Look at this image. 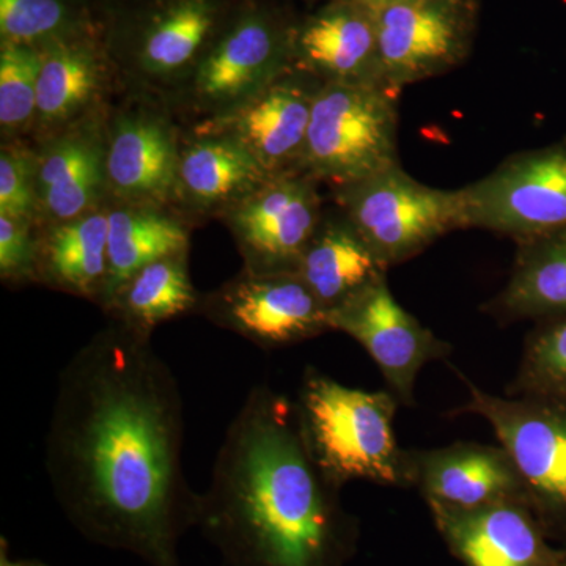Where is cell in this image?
Returning <instances> with one entry per match:
<instances>
[{
  "label": "cell",
  "mask_w": 566,
  "mask_h": 566,
  "mask_svg": "<svg viewBox=\"0 0 566 566\" xmlns=\"http://www.w3.org/2000/svg\"><path fill=\"white\" fill-rule=\"evenodd\" d=\"M248 273H294L318 230V197L300 177H275L248 193L232 218Z\"/></svg>",
  "instance_id": "cell-13"
},
{
  "label": "cell",
  "mask_w": 566,
  "mask_h": 566,
  "mask_svg": "<svg viewBox=\"0 0 566 566\" xmlns=\"http://www.w3.org/2000/svg\"><path fill=\"white\" fill-rule=\"evenodd\" d=\"M114 2H117V0H114Z\"/></svg>",
  "instance_id": "cell-35"
},
{
  "label": "cell",
  "mask_w": 566,
  "mask_h": 566,
  "mask_svg": "<svg viewBox=\"0 0 566 566\" xmlns=\"http://www.w3.org/2000/svg\"><path fill=\"white\" fill-rule=\"evenodd\" d=\"M185 405L150 335L117 323L57 376L44 471L62 512L95 545L150 566H180L199 493L182 464Z\"/></svg>",
  "instance_id": "cell-1"
},
{
  "label": "cell",
  "mask_w": 566,
  "mask_h": 566,
  "mask_svg": "<svg viewBox=\"0 0 566 566\" xmlns=\"http://www.w3.org/2000/svg\"><path fill=\"white\" fill-rule=\"evenodd\" d=\"M509 395H534L566 403V312L539 319L528 334Z\"/></svg>",
  "instance_id": "cell-28"
},
{
  "label": "cell",
  "mask_w": 566,
  "mask_h": 566,
  "mask_svg": "<svg viewBox=\"0 0 566 566\" xmlns=\"http://www.w3.org/2000/svg\"><path fill=\"white\" fill-rule=\"evenodd\" d=\"M408 479L430 506L475 510L497 502H526L515 464L501 446L455 442L408 450Z\"/></svg>",
  "instance_id": "cell-15"
},
{
  "label": "cell",
  "mask_w": 566,
  "mask_h": 566,
  "mask_svg": "<svg viewBox=\"0 0 566 566\" xmlns=\"http://www.w3.org/2000/svg\"><path fill=\"white\" fill-rule=\"evenodd\" d=\"M109 214H84L52 229L39 244L36 277L66 292L104 301Z\"/></svg>",
  "instance_id": "cell-19"
},
{
  "label": "cell",
  "mask_w": 566,
  "mask_h": 566,
  "mask_svg": "<svg viewBox=\"0 0 566 566\" xmlns=\"http://www.w3.org/2000/svg\"><path fill=\"white\" fill-rule=\"evenodd\" d=\"M102 180V148L92 137L57 142L36 166V193L59 222L84 216L95 202Z\"/></svg>",
  "instance_id": "cell-25"
},
{
  "label": "cell",
  "mask_w": 566,
  "mask_h": 566,
  "mask_svg": "<svg viewBox=\"0 0 566 566\" xmlns=\"http://www.w3.org/2000/svg\"><path fill=\"white\" fill-rule=\"evenodd\" d=\"M488 311L506 319H545L566 312V232L520 243L504 292Z\"/></svg>",
  "instance_id": "cell-20"
},
{
  "label": "cell",
  "mask_w": 566,
  "mask_h": 566,
  "mask_svg": "<svg viewBox=\"0 0 566 566\" xmlns=\"http://www.w3.org/2000/svg\"><path fill=\"white\" fill-rule=\"evenodd\" d=\"M98 29L84 0H0L2 43L43 48Z\"/></svg>",
  "instance_id": "cell-27"
},
{
  "label": "cell",
  "mask_w": 566,
  "mask_h": 566,
  "mask_svg": "<svg viewBox=\"0 0 566 566\" xmlns=\"http://www.w3.org/2000/svg\"><path fill=\"white\" fill-rule=\"evenodd\" d=\"M292 62L340 84L385 85L376 11L364 0H334L293 32Z\"/></svg>",
  "instance_id": "cell-16"
},
{
  "label": "cell",
  "mask_w": 566,
  "mask_h": 566,
  "mask_svg": "<svg viewBox=\"0 0 566 566\" xmlns=\"http://www.w3.org/2000/svg\"><path fill=\"white\" fill-rule=\"evenodd\" d=\"M397 99L386 85L327 82L315 92L301 161L338 188L395 166Z\"/></svg>",
  "instance_id": "cell-5"
},
{
  "label": "cell",
  "mask_w": 566,
  "mask_h": 566,
  "mask_svg": "<svg viewBox=\"0 0 566 566\" xmlns=\"http://www.w3.org/2000/svg\"><path fill=\"white\" fill-rule=\"evenodd\" d=\"M36 169L22 151L0 156V214L31 222L36 202Z\"/></svg>",
  "instance_id": "cell-30"
},
{
  "label": "cell",
  "mask_w": 566,
  "mask_h": 566,
  "mask_svg": "<svg viewBox=\"0 0 566 566\" xmlns=\"http://www.w3.org/2000/svg\"><path fill=\"white\" fill-rule=\"evenodd\" d=\"M106 172L122 196H166L180 175L172 136L158 122L123 123L111 142Z\"/></svg>",
  "instance_id": "cell-22"
},
{
  "label": "cell",
  "mask_w": 566,
  "mask_h": 566,
  "mask_svg": "<svg viewBox=\"0 0 566 566\" xmlns=\"http://www.w3.org/2000/svg\"><path fill=\"white\" fill-rule=\"evenodd\" d=\"M240 0H117L111 35L145 73L169 76L199 65Z\"/></svg>",
  "instance_id": "cell-10"
},
{
  "label": "cell",
  "mask_w": 566,
  "mask_h": 566,
  "mask_svg": "<svg viewBox=\"0 0 566 566\" xmlns=\"http://www.w3.org/2000/svg\"><path fill=\"white\" fill-rule=\"evenodd\" d=\"M367 6H370L371 9L378 10L382 9V7L390 6V3L406 2V0H364Z\"/></svg>",
  "instance_id": "cell-33"
},
{
  "label": "cell",
  "mask_w": 566,
  "mask_h": 566,
  "mask_svg": "<svg viewBox=\"0 0 566 566\" xmlns=\"http://www.w3.org/2000/svg\"><path fill=\"white\" fill-rule=\"evenodd\" d=\"M41 48L2 43L0 50V123L20 129L36 114Z\"/></svg>",
  "instance_id": "cell-29"
},
{
  "label": "cell",
  "mask_w": 566,
  "mask_h": 566,
  "mask_svg": "<svg viewBox=\"0 0 566 566\" xmlns=\"http://www.w3.org/2000/svg\"><path fill=\"white\" fill-rule=\"evenodd\" d=\"M293 403L312 457L338 486H409L408 450L394 431L400 401L389 389H354L308 367Z\"/></svg>",
  "instance_id": "cell-3"
},
{
  "label": "cell",
  "mask_w": 566,
  "mask_h": 566,
  "mask_svg": "<svg viewBox=\"0 0 566 566\" xmlns=\"http://www.w3.org/2000/svg\"><path fill=\"white\" fill-rule=\"evenodd\" d=\"M327 2H334V0H327Z\"/></svg>",
  "instance_id": "cell-34"
},
{
  "label": "cell",
  "mask_w": 566,
  "mask_h": 566,
  "mask_svg": "<svg viewBox=\"0 0 566 566\" xmlns=\"http://www.w3.org/2000/svg\"><path fill=\"white\" fill-rule=\"evenodd\" d=\"M203 305L212 322L266 349L331 331L326 308L294 273H248Z\"/></svg>",
  "instance_id": "cell-12"
},
{
  "label": "cell",
  "mask_w": 566,
  "mask_h": 566,
  "mask_svg": "<svg viewBox=\"0 0 566 566\" xmlns=\"http://www.w3.org/2000/svg\"><path fill=\"white\" fill-rule=\"evenodd\" d=\"M348 221L387 268L463 229V196L409 177L400 164L342 188Z\"/></svg>",
  "instance_id": "cell-6"
},
{
  "label": "cell",
  "mask_w": 566,
  "mask_h": 566,
  "mask_svg": "<svg viewBox=\"0 0 566 566\" xmlns=\"http://www.w3.org/2000/svg\"><path fill=\"white\" fill-rule=\"evenodd\" d=\"M315 92L301 82L274 81L234 118V136L268 172L303 158Z\"/></svg>",
  "instance_id": "cell-17"
},
{
  "label": "cell",
  "mask_w": 566,
  "mask_h": 566,
  "mask_svg": "<svg viewBox=\"0 0 566 566\" xmlns=\"http://www.w3.org/2000/svg\"><path fill=\"white\" fill-rule=\"evenodd\" d=\"M430 509L465 566H566V551L551 546L526 502H497L475 510Z\"/></svg>",
  "instance_id": "cell-14"
},
{
  "label": "cell",
  "mask_w": 566,
  "mask_h": 566,
  "mask_svg": "<svg viewBox=\"0 0 566 566\" xmlns=\"http://www.w3.org/2000/svg\"><path fill=\"white\" fill-rule=\"evenodd\" d=\"M327 324L364 346L400 405H415L417 376L424 365L452 354V346L395 300L386 274L327 312Z\"/></svg>",
  "instance_id": "cell-9"
},
{
  "label": "cell",
  "mask_w": 566,
  "mask_h": 566,
  "mask_svg": "<svg viewBox=\"0 0 566 566\" xmlns=\"http://www.w3.org/2000/svg\"><path fill=\"white\" fill-rule=\"evenodd\" d=\"M294 25L268 0H240L196 66L197 91L211 102H233L273 84L292 62Z\"/></svg>",
  "instance_id": "cell-11"
},
{
  "label": "cell",
  "mask_w": 566,
  "mask_h": 566,
  "mask_svg": "<svg viewBox=\"0 0 566 566\" xmlns=\"http://www.w3.org/2000/svg\"><path fill=\"white\" fill-rule=\"evenodd\" d=\"M188 243L185 227L167 216L147 210L112 211L107 238L109 275L103 304L109 303L115 292L142 268L186 253Z\"/></svg>",
  "instance_id": "cell-24"
},
{
  "label": "cell",
  "mask_w": 566,
  "mask_h": 566,
  "mask_svg": "<svg viewBox=\"0 0 566 566\" xmlns=\"http://www.w3.org/2000/svg\"><path fill=\"white\" fill-rule=\"evenodd\" d=\"M461 196L464 227L520 243L566 232V142L521 153Z\"/></svg>",
  "instance_id": "cell-7"
},
{
  "label": "cell",
  "mask_w": 566,
  "mask_h": 566,
  "mask_svg": "<svg viewBox=\"0 0 566 566\" xmlns=\"http://www.w3.org/2000/svg\"><path fill=\"white\" fill-rule=\"evenodd\" d=\"M305 444L294 403L251 389L199 494L196 527L226 566H344L354 521Z\"/></svg>",
  "instance_id": "cell-2"
},
{
  "label": "cell",
  "mask_w": 566,
  "mask_h": 566,
  "mask_svg": "<svg viewBox=\"0 0 566 566\" xmlns=\"http://www.w3.org/2000/svg\"><path fill=\"white\" fill-rule=\"evenodd\" d=\"M375 11L382 82L395 92L446 73L471 51L476 0H406Z\"/></svg>",
  "instance_id": "cell-8"
},
{
  "label": "cell",
  "mask_w": 566,
  "mask_h": 566,
  "mask_svg": "<svg viewBox=\"0 0 566 566\" xmlns=\"http://www.w3.org/2000/svg\"><path fill=\"white\" fill-rule=\"evenodd\" d=\"M104 50L98 31L52 41L41 48L36 115L59 122L80 111L102 81Z\"/></svg>",
  "instance_id": "cell-21"
},
{
  "label": "cell",
  "mask_w": 566,
  "mask_h": 566,
  "mask_svg": "<svg viewBox=\"0 0 566 566\" xmlns=\"http://www.w3.org/2000/svg\"><path fill=\"white\" fill-rule=\"evenodd\" d=\"M186 253L142 268L115 292L106 307L118 323L150 335L155 327L193 311L200 304L186 266Z\"/></svg>",
  "instance_id": "cell-23"
},
{
  "label": "cell",
  "mask_w": 566,
  "mask_h": 566,
  "mask_svg": "<svg viewBox=\"0 0 566 566\" xmlns=\"http://www.w3.org/2000/svg\"><path fill=\"white\" fill-rule=\"evenodd\" d=\"M268 175L271 174L237 137L200 142L180 161L182 185L193 199L205 203L251 193L270 180Z\"/></svg>",
  "instance_id": "cell-26"
},
{
  "label": "cell",
  "mask_w": 566,
  "mask_h": 566,
  "mask_svg": "<svg viewBox=\"0 0 566 566\" xmlns=\"http://www.w3.org/2000/svg\"><path fill=\"white\" fill-rule=\"evenodd\" d=\"M39 243L32 240L29 222L0 214V275L7 282L36 277Z\"/></svg>",
  "instance_id": "cell-31"
},
{
  "label": "cell",
  "mask_w": 566,
  "mask_h": 566,
  "mask_svg": "<svg viewBox=\"0 0 566 566\" xmlns=\"http://www.w3.org/2000/svg\"><path fill=\"white\" fill-rule=\"evenodd\" d=\"M386 273V264L349 221L318 227L294 271L327 312Z\"/></svg>",
  "instance_id": "cell-18"
},
{
  "label": "cell",
  "mask_w": 566,
  "mask_h": 566,
  "mask_svg": "<svg viewBox=\"0 0 566 566\" xmlns=\"http://www.w3.org/2000/svg\"><path fill=\"white\" fill-rule=\"evenodd\" d=\"M468 401L450 415L482 417L515 464L524 501L547 538L566 551V403L534 395H494L457 371Z\"/></svg>",
  "instance_id": "cell-4"
},
{
  "label": "cell",
  "mask_w": 566,
  "mask_h": 566,
  "mask_svg": "<svg viewBox=\"0 0 566 566\" xmlns=\"http://www.w3.org/2000/svg\"><path fill=\"white\" fill-rule=\"evenodd\" d=\"M0 566H48L33 560H11L7 553L6 539H2V553H0Z\"/></svg>",
  "instance_id": "cell-32"
}]
</instances>
